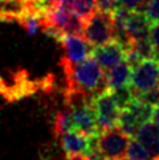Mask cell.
Here are the masks:
<instances>
[{"mask_svg":"<svg viewBox=\"0 0 159 160\" xmlns=\"http://www.w3.org/2000/svg\"><path fill=\"white\" fill-rule=\"evenodd\" d=\"M151 119H152V122H155L159 126V103L152 108V118Z\"/></svg>","mask_w":159,"mask_h":160,"instance_id":"cell-21","label":"cell"},{"mask_svg":"<svg viewBox=\"0 0 159 160\" xmlns=\"http://www.w3.org/2000/svg\"><path fill=\"white\" fill-rule=\"evenodd\" d=\"M61 45L62 57L61 66L69 68L89 58L93 53V48L90 42L81 35H62L57 41Z\"/></svg>","mask_w":159,"mask_h":160,"instance_id":"cell-4","label":"cell"},{"mask_svg":"<svg viewBox=\"0 0 159 160\" xmlns=\"http://www.w3.org/2000/svg\"><path fill=\"white\" fill-rule=\"evenodd\" d=\"M82 36L90 42L92 47H101L115 40L114 20L110 12L97 11L85 20Z\"/></svg>","mask_w":159,"mask_h":160,"instance_id":"cell-2","label":"cell"},{"mask_svg":"<svg viewBox=\"0 0 159 160\" xmlns=\"http://www.w3.org/2000/svg\"><path fill=\"white\" fill-rule=\"evenodd\" d=\"M152 160H159V155H156V156H154V159Z\"/></svg>","mask_w":159,"mask_h":160,"instance_id":"cell-24","label":"cell"},{"mask_svg":"<svg viewBox=\"0 0 159 160\" xmlns=\"http://www.w3.org/2000/svg\"><path fill=\"white\" fill-rule=\"evenodd\" d=\"M66 79L65 95L78 94L90 97L107 89L106 88V74L102 72L101 65L93 56L78 64L64 68Z\"/></svg>","mask_w":159,"mask_h":160,"instance_id":"cell-1","label":"cell"},{"mask_svg":"<svg viewBox=\"0 0 159 160\" xmlns=\"http://www.w3.org/2000/svg\"><path fill=\"white\" fill-rule=\"evenodd\" d=\"M159 85V61L156 58H146L133 68L131 88L135 97L146 93Z\"/></svg>","mask_w":159,"mask_h":160,"instance_id":"cell-5","label":"cell"},{"mask_svg":"<svg viewBox=\"0 0 159 160\" xmlns=\"http://www.w3.org/2000/svg\"><path fill=\"white\" fill-rule=\"evenodd\" d=\"M68 131H73L70 111H60L56 114L53 119V134L60 138L62 134L68 132Z\"/></svg>","mask_w":159,"mask_h":160,"instance_id":"cell-15","label":"cell"},{"mask_svg":"<svg viewBox=\"0 0 159 160\" xmlns=\"http://www.w3.org/2000/svg\"><path fill=\"white\" fill-rule=\"evenodd\" d=\"M127 160H129V159H127Z\"/></svg>","mask_w":159,"mask_h":160,"instance_id":"cell-25","label":"cell"},{"mask_svg":"<svg viewBox=\"0 0 159 160\" xmlns=\"http://www.w3.org/2000/svg\"><path fill=\"white\" fill-rule=\"evenodd\" d=\"M119 3H121V0H97V7L98 11L111 13L119 8Z\"/></svg>","mask_w":159,"mask_h":160,"instance_id":"cell-20","label":"cell"},{"mask_svg":"<svg viewBox=\"0 0 159 160\" xmlns=\"http://www.w3.org/2000/svg\"><path fill=\"white\" fill-rule=\"evenodd\" d=\"M133 77V66L127 60L111 68L106 73V88L109 90H117L125 86H130Z\"/></svg>","mask_w":159,"mask_h":160,"instance_id":"cell-10","label":"cell"},{"mask_svg":"<svg viewBox=\"0 0 159 160\" xmlns=\"http://www.w3.org/2000/svg\"><path fill=\"white\" fill-rule=\"evenodd\" d=\"M90 105L94 108L101 132L117 127L121 107L118 106L111 90L105 89L94 94L90 99Z\"/></svg>","mask_w":159,"mask_h":160,"instance_id":"cell-3","label":"cell"},{"mask_svg":"<svg viewBox=\"0 0 159 160\" xmlns=\"http://www.w3.org/2000/svg\"><path fill=\"white\" fill-rule=\"evenodd\" d=\"M137 98H139L142 102H145V103L150 105V106H156L159 103V85L155 86L154 89H151L149 91H146V93L138 95Z\"/></svg>","mask_w":159,"mask_h":160,"instance_id":"cell-17","label":"cell"},{"mask_svg":"<svg viewBox=\"0 0 159 160\" xmlns=\"http://www.w3.org/2000/svg\"><path fill=\"white\" fill-rule=\"evenodd\" d=\"M69 111L72 117L73 131H77L86 136H93V138L100 136L101 131L98 127L97 117H95L94 108L90 105V101H84L72 105Z\"/></svg>","mask_w":159,"mask_h":160,"instance_id":"cell-7","label":"cell"},{"mask_svg":"<svg viewBox=\"0 0 159 160\" xmlns=\"http://www.w3.org/2000/svg\"><path fill=\"white\" fill-rule=\"evenodd\" d=\"M60 4L70 9L76 15L81 16L84 20H86L98 11L97 0H60Z\"/></svg>","mask_w":159,"mask_h":160,"instance_id":"cell-14","label":"cell"},{"mask_svg":"<svg viewBox=\"0 0 159 160\" xmlns=\"http://www.w3.org/2000/svg\"><path fill=\"white\" fill-rule=\"evenodd\" d=\"M92 56L97 60L102 69L109 70L126 60L127 52L121 42H118L117 40H113V41L101 45V47H94Z\"/></svg>","mask_w":159,"mask_h":160,"instance_id":"cell-9","label":"cell"},{"mask_svg":"<svg viewBox=\"0 0 159 160\" xmlns=\"http://www.w3.org/2000/svg\"><path fill=\"white\" fill-rule=\"evenodd\" d=\"M130 135L125 134L118 127L101 132L97 138V148L104 158L125 159L130 144Z\"/></svg>","mask_w":159,"mask_h":160,"instance_id":"cell-6","label":"cell"},{"mask_svg":"<svg viewBox=\"0 0 159 160\" xmlns=\"http://www.w3.org/2000/svg\"><path fill=\"white\" fill-rule=\"evenodd\" d=\"M150 38L152 42V47H154V57L159 61V21L151 22Z\"/></svg>","mask_w":159,"mask_h":160,"instance_id":"cell-18","label":"cell"},{"mask_svg":"<svg viewBox=\"0 0 159 160\" xmlns=\"http://www.w3.org/2000/svg\"><path fill=\"white\" fill-rule=\"evenodd\" d=\"M151 21L143 11H130L126 19V29L134 41L150 36Z\"/></svg>","mask_w":159,"mask_h":160,"instance_id":"cell-11","label":"cell"},{"mask_svg":"<svg viewBox=\"0 0 159 160\" xmlns=\"http://www.w3.org/2000/svg\"><path fill=\"white\" fill-rule=\"evenodd\" d=\"M104 160H121V159H114V158H105Z\"/></svg>","mask_w":159,"mask_h":160,"instance_id":"cell-23","label":"cell"},{"mask_svg":"<svg viewBox=\"0 0 159 160\" xmlns=\"http://www.w3.org/2000/svg\"><path fill=\"white\" fill-rule=\"evenodd\" d=\"M98 138V136H97ZM97 138L86 136L77 131H68L60 136V143L66 155H85L90 156L97 148Z\"/></svg>","mask_w":159,"mask_h":160,"instance_id":"cell-8","label":"cell"},{"mask_svg":"<svg viewBox=\"0 0 159 160\" xmlns=\"http://www.w3.org/2000/svg\"><path fill=\"white\" fill-rule=\"evenodd\" d=\"M28 12V0H0V22L19 21Z\"/></svg>","mask_w":159,"mask_h":160,"instance_id":"cell-13","label":"cell"},{"mask_svg":"<svg viewBox=\"0 0 159 160\" xmlns=\"http://www.w3.org/2000/svg\"><path fill=\"white\" fill-rule=\"evenodd\" d=\"M126 158L129 160H151V153L138 139L130 140Z\"/></svg>","mask_w":159,"mask_h":160,"instance_id":"cell-16","label":"cell"},{"mask_svg":"<svg viewBox=\"0 0 159 160\" xmlns=\"http://www.w3.org/2000/svg\"><path fill=\"white\" fill-rule=\"evenodd\" d=\"M146 15L151 22L159 21V0H149L146 8Z\"/></svg>","mask_w":159,"mask_h":160,"instance_id":"cell-19","label":"cell"},{"mask_svg":"<svg viewBox=\"0 0 159 160\" xmlns=\"http://www.w3.org/2000/svg\"><path fill=\"white\" fill-rule=\"evenodd\" d=\"M135 139L147 148L151 156L159 155V126L155 122L149 121L142 124L135 134Z\"/></svg>","mask_w":159,"mask_h":160,"instance_id":"cell-12","label":"cell"},{"mask_svg":"<svg viewBox=\"0 0 159 160\" xmlns=\"http://www.w3.org/2000/svg\"><path fill=\"white\" fill-rule=\"evenodd\" d=\"M65 160H90V159L85 155H68Z\"/></svg>","mask_w":159,"mask_h":160,"instance_id":"cell-22","label":"cell"}]
</instances>
